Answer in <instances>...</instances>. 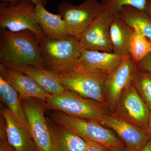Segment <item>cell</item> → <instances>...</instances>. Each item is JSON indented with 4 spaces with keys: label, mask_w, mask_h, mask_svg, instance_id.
Segmentation results:
<instances>
[{
    "label": "cell",
    "mask_w": 151,
    "mask_h": 151,
    "mask_svg": "<svg viewBox=\"0 0 151 151\" xmlns=\"http://www.w3.org/2000/svg\"><path fill=\"white\" fill-rule=\"evenodd\" d=\"M0 61L10 67L44 68L39 41L34 33L28 29L12 32L0 29Z\"/></svg>",
    "instance_id": "obj_1"
},
{
    "label": "cell",
    "mask_w": 151,
    "mask_h": 151,
    "mask_svg": "<svg viewBox=\"0 0 151 151\" xmlns=\"http://www.w3.org/2000/svg\"><path fill=\"white\" fill-rule=\"evenodd\" d=\"M54 74L66 90L107 106L104 88L108 74L92 70L79 61L66 71Z\"/></svg>",
    "instance_id": "obj_2"
},
{
    "label": "cell",
    "mask_w": 151,
    "mask_h": 151,
    "mask_svg": "<svg viewBox=\"0 0 151 151\" xmlns=\"http://www.w3.org/2000/svg\"><path fill=\"white\" fill-rule=\"evenodd\" d=\"M40 46L45 68L55 74L76 65L83 49L78 38L70 35L59 39L45 38Z\"/></svg>",
    "instance_id": "obj_3"
},
{
    "label": "cell",
    "mask_w": 151,
    "mask_h": 151,
    "mask_svg": "<svg viewBox=\"0 0 151 151\" xmlns=\"http://www.w3.org/2000/svg\"><path fill=\"white\" fill-rule=\"evenodd\" d=\"M51 117L55 123L74 132L85 141L97 142L113 151L126 147L115 132L98 122L69 116L58 111H53Z\"/></svg>",
    "instance_id": "obj_4"
},
{
    "label": "cell",
    "mask_w": 151,
    "mask_h": 151,
    "mask_svg": "<svg viewBox=\"0 0 151 151\" xmlns=\"http://www.w3.org/2000/svg\"><path fill=\"white\" fill-rule=\"evenodd\" d=\"M45 103L47 109L61 111L69 116L101 124L106 115L111 112L103 103L66 89L60 94L50 95Z\"/></svg>",
    "instance_id": "obj_5"
},
{
    "label": "cell",
    "mask_w": 151,
    "mask_h": 151,
    "mask_svg": "<svg viewBox=\"0 0 151 151\" xmlns=\"http://www.w3.org/2000/svg\"><path fill=\"white\" fill-rule=\"evenodd\" d=\"M35 4L30 0L17 4L3 2L0 4V28L12 32L28 29L34 33L40 43L45 39L35 17Z\"/></svg>",
    "instance_id": "obj_6"
},
{
    "label": "cell",
    "mask_w": 151,
    "mask_h": 151,
    "mask_svg": "<svg viewBox=\"0 0 151 151\" xmlns=\"http://www.w3.org/2000/svg\"><path fill=\"white\" fill-rule=\"evenodd\" d=\"M99 0H85L78 5L61 2L58 7V14L65 22L68 35L78 38L103 11Z\"/></svg>",
    "instance_id": "obj_7"
},
{
    "label": "cell",
    "mask_w": 151,
    "mask_h": 151,
    "mask_svg": "<svg viewBox=\"0 0 151 151\" xmlns=\"http://www.w3.org/2000/svg\"><path fill=\"white\" fill-rule=\"evenodd\" d=\"M30 134L37 151H52V140L48 121L45 116V102L33 98L21 100Z\"/></svg>",
    "instance_id": "obj_8"
},
{
    "label": "cell",
    "mask_w": 151,
    "mask_h": 151,
    "mask_svg": "<svg viewBox=\"0 0 151 151\" xmlns=\"http://www.w3.org/2000/svg\"><path fill=\"white\" fill-rule=\"evenodd\" d=\"M150 111L132 81L124 91L111 113L114 116L147 130Z\"/></svg>",
    "instance_id": "obj_9"
},
{
    "label": "cell",
    "mask_w": 151,
    "mask_h": 151,
    "mask_svg": "<svg viewBox=\"0 0 151 151\" xmlns=\"http://www.w3.org/2000/svg\"><path fill=\"white\" fill-rule=\"evenodd\" d=\"M137 70L130 54L123 57L119 67L108 74L104 88L106 105L111 112L114 111L122 94L133 81Z\"/></svg>",
    "instance_id": "obj_10"
},
{
    "label": "cell",
    "mask_w": 151,
    "mask_h": 151,
    "mask_svg": "<svg viewBox=\"0 0 151 151\" xmlns=\"http://www.w3.org/2000/svg\"><path fill=\"white\" fill-rule=\"evenodd\" d=\"M113 13V11L103 8L101 13L78 37L83 48L113 52L110 34Z\"/></svg>",
    "instance_id": "obj_11"
},
{
    "label": "cell",
    "mask_w": 151,
    "mask_h": 151,
    "mask_svg": "<svg viewBox=\"0 0 151 151\" xmlns=\"http://www.w3.org/2000/svg\"><path fill=\"white\" fill-rule=\"evenodd\" d=\"M102 125L112 130L131 151H141L151 139V134L144 129L113 115H106Z\"/></svg>",
    "instance_id": "obj_12"
},
{
    "label": "cell",
    "mask_w": 151,
    "mask_h": 151,
    "mask_svg": "<svg viewBox=\"0 0 151 151\" xmlns=\"http://www.w3.org/2000/svg\"><path fill=\"white\" fill-rule=\"evenodd\" d=\"M0 75L17 92L20 100L33 98L45 102L50 94L28 76L0 63Z\"/></svg>",
    "instance_id": "obj_13"
},
{
    "label": "cell",
    "mask_w": 151,
    "mask_h": 151,
    "mask_svg": "<svg viewBox=\"0 0 151 151\" xmlns=\"http://www.w3.org/2000/svg\"><path fill=\"white\" fill-rule=\"evenodd\" d=\"M6 138L16 151H37L29 132L19 123L8 108L1 110Z\"/></svg>",
    "instance_id": "obj_14"
},
{
    "label": "cell",
    "mask_w": 151,
    "mask_h": 151,
    "mask_svg": "<svg viewBox=\"0 0 151 151\" xmlns=\"http://www.w3.org/2000/svg\"><path fill=\"white\" fill-rule=\"evenodd\" d=\"M123 57L113 52L88 50L83 48L79 62L89 68L109 74L119 67Z\"/></svg>",
    "instance_id": "obj_15"
},
{
    "label": "cell",
    "mask_w": 151,
    "mask_h": 151,
    "mask_svg": "<svg viewBox=\"0 0 151 151\" xmlns=\"http://www.w3.org/2000/svg\"><path fill=\"white\" fill-rule=\"evenodd\" d=\"M52 151H84L87 142L77 134L47 119Z\"/></svg>",
    "instance_id": "obj_16"
},
{
    "label": "cell",
    "mask_w": 151,
    "mask_h": 151,
    "mask_svg": "<svg viewBox=\"0 0 151 151\" xmlns=\"http://www.w3.org/2000/svg\"><path fill=\"white\" fill-rule=\"evenodd\" d=\"M35 17L45 38L59 39L68 35L66 24L60 15L47 10L41 4L36 5Z\"/></svg>",
    "instance_id": "obj_17"
},
{
    "label": "cell",
    "mask_w": 151,
    "mask_h": 151,
    "mask_svg": "<svg viewBox=\"0 0 151 151\" xmlns=\"http://www.w3.org/2000/svg\"><path fill=\"white\" fill-rule=\"evenodd\" d=\"M134 29L122 19L117 12H113L110 29L113 52L122 57L129 54L130 44Z\"/></svg>",
    "instance_id": "obj_18"
},
{
    "label": "cell",
    "mask_w": 151,
    "mask_h": 151,
    "mask_svg": "<svg viewBox=\"0 0 151 151\" xmlns=\"http://www.w3.org/2000/svg\"><path fill=\"white\" fill-rule=\"evenodd\" d=\"M11 68L32 78L50 95L60 94L66 90L54 73L45 68L35 65Z\"/></svg>",
    "instance_id": "obj_19"
},
{
    "label": "cell",
    "mask_w": 151,
    "mask_h": 151,
    "mask_svg": "<svg viewBox=\"0 0 151 151\" xmlns=\"http://www.w3.org/2000/svg\"><path fill=\"white\" fill-rule=\"evenodd\" d=\"M0 95L2 101L25 129L29 130L27 119L17 91L0 75Z\"/></svg>",
    "instance_id": "obj_20"
},
{
    "label": "cell",
    "mask_w": 151,
    "mask_h": 151,
    "mask_svg": "<svg viewBox=\"0 0 151 151\" xmlns=\"http://www.w3.org/2000/svg\"><path fill=\"white\" fill-rule=\"evenodd\" d=\"M120 17L133 28H137L144 35L151 40V18L144 11L125 6L118 11Z\"/></svg>",
    "instance_id": "obj_21"
},
{
    "label": "cell",
    "mask_w": 151,
    "mask_h": 151,
    "mask_svg": "<svg viewBox=\"0 0 151 151\" xmlns=\"http://www.w3.org/2000/svg\"><path fill=\"white\" fill-rule=\"evenodd\" d=\"M130 44L129 54L136 65L151 52V43L140 30L134 27Z\"/></svg>",
    "instance_id": "obj_22"
},
{
    "label": "cell",
    "mask_w": 151,
    "mask_h": 151,
    "mask_svg": "<svg viewBox=\"0 0 151 151\" xmlns=\"http://www.w3.org/2000/svg\"><path fill=\"white\" fill-rule=\"evenodd\" d=\"M132 81L138 93L151 110V73L137 70Z\"/></svg>",
    "instance_id": "obj_23"
},
{
    "label": "cell",
    "mask_w": 151,
    "mask_h": 151,
    "mask_svg": "<svg viewBox=\"0 0 151 151\" xmlns=\"http://www.w3.org/2000/svg\"><path fill=\"white\" fill-rule=\"evenodd\" d=\"M148 0H100L104 9L113 12H118L121 8L129 6L140 10L144 11Z\"/></svg>",
    "instance_id": "obj_24"
},
{
    "label": "cell",
    "mask_w": 151,
    "mask_h": 151,
    "mask_svg": "<svg viewBox=\"0 0 151 151\" xmlns=\"http://www.w3.org/2000/svg\"><path fill=\"white\" fill-rule=\"evenodd\" d=\"M137 70L151 73V52L137 64Z\"/></svg>",
    "instance_id": "obj_25"
},
{
    "label": "cell",
    "mask_w": 151,
    "mask_h": 151,
    "mask_svg": "<svg viewBox=\"0 0 151 151\" xmlns=\"http://www.w3.org/2000/svg\"><path fill=\"white\" fill-rule=\"evenodd\" d=\"M87 144L84 151H103L105 146L100 143L92 141H86Z\"/></svg>",
    "instance_id": "obj_26"
},
{
    "label": "cell",
    "mask_w": 151,
    "mask_h": 151,
    "mask_svg": "<svg viewBox=\"0 0 151 151\" xmlns=\"http://www.w3.org/2000/svg\"><path fill=\"white\" fill-rule=\"evenodd\" d=\"M0 151H16L8 142L6 136H1Z\"/></svg>",
    "instance_id": "obj_27"
},
{
    "label": "cell",
    "mask_w": 151,
    "mask_h": 151,
    "mask_svg": "<svg viewBox=\"0 0 151 151\" xmlns=\"http://www.w3.org/2000/svg\"><path fill=\"white\" fill-rule=\"evenodd\" d=\"M144 11L151 18V0H148L147 2Z\"/></svg>",
    "instance_id": "obj_28"
},
{
    "label": "cell",
    "mask_w": 151,
    "mask_h": 151,
    "mask_svg": "<svg viewBox=\"0 0 151 151\" xmlns=\"http://www.w3.org/2000/svg\"><path fill=\"white\" fill-rule=\"evenodd\" d=\"M30 1L34 3L35 5L41 4L44 6H46V5L47 4V1H48V0H30Z\"/></svg>",
    "instance_id": "obj_29"
},
{
    "label": "cell",
    "mask_w": 151,
    "mask_h": 151,
    "mask_svg": "<svg viewBox=\"0 0 151 151\" xmlns=\"http://www.w3.org/2000/svg\"><path fill=\"white\" fill-rule=\"evenodd\" d=\"M141 151H151V139Z\"/></svg>",
    "instance_id": "obj_30"
},
{
    "label": "cell",
    "mask_w": 151,
    "mask_h": 151,
    "mask_svg": "<svg viewBox=\"0 0 151 151\" xmlns=\"http://www.w3.org/2000/svg\"><path fill=\"white\" fill-rule=\"evenodd\" d=\"M148 132L151 134V110L150 111V115H149V118L148 123L147 126Z\"/></svg>",
    "instance_id": "obj_31"
},
{
    "label": "cell",
    "mask_w": 151,
    "mask_h": 151,
    "mask_svg": "<svg viewBox=\"0 0 151 151\" xmlns=\"http://www.w3.org/2000/svg\"><path fill=\"white\" fill-rule=\"evenodd\" d=\"M1 1L7 2L12 3V4H17L20 0H1Z\"/></svg>",
    "instance_id": "obj_32"
},
{
    "label": "cell",
    "mask_w": 151,
    "mask_h": 151,
    "mask_svg": "<svg viewBox=\"0 0 151 151\" xmlns=\"http://www.w3.org/2000/svg\"><path fill=\"white\" fill-rule=\"evenodd\" d=\"M117 151H131L130 150H129L128 148H127V147H125L122 148L120 149L119 150Z\"/></svg>",
    "instance_id": "obj_33"
},
{
    "label": "cell",
    "mask_w": 151,
    "mask_h": 151,
    "mask_svg": "<svg viewBox=\"0 0 151 151\" xmlns=\"http://www.w3.org/2000/svg\"><path fill=\"white\" fill-rule=\"evenodd\" d=\"M103 151H113L112 150H111V149L105 147V149H104V150Z\"/></svg>",
    "instance_id": "obj_34"
},
{
    "label": "cell",
    "mask_w": 151,
    "mask_h": 151,
    "mask_svg": "<svg viewBox=\"0 0 151 151\" xmlns=\"http://www.w3.org/2000/svg\"><path fill=\"white\" fill-rule=\"evenodd\" d=\"M149 40L150 41V42H151V40Z\"/></svg>",
    "instance_id": "obj_35"
}]
</instances>
